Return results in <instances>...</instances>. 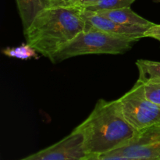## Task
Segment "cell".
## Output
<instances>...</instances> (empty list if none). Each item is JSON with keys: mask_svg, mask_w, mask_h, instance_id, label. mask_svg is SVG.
I'll return each instance as SVG.
<instances>
[{"mask_svg": "<svg viewBox=\"0 0 160 160\" xmlns=\"http://www.w3.org/2000/svg\"><path fill=\"white\" fill-rule=\"evenodd\" d=\"M138 41L113 35L94 28H85L64 45L51 59L53 63L78 56L91 54H123Z\"/></svg>", "mask_w": 160, "mask_h": 160, "instance_id": "3957f363", "label": "cell"}, {"mask_svg": "<svg viewBox=\"0 0 160 160\" xmlns=\"http://www.w3.org/2000/svg\"><path fill=\"white\" fill-rule=\"evenodd\" d=\"M98 0H80V2H81V8H84L88 6H90V5L93 4V3L96 2Z\"/></svg>", "mask_w": 160, "mask_h": 160, "instance_id": "e0dca14e", "label": "cell"}, {"mask_svg": "<svg viewBox=\"0 0 160 160\" xmlns=\"http://www.w3.org/2000/svg\"><path fill=\"white\" fill-rule=\"evenodd\" d=\"M22 160H28V159H23Z\"/></svg>", "mask_w": 160, "mask_h": 160, "instance_id": "d6986e66", "label": "cell"}, {"mask_svg": "<svg viewBox=\"0 0 160 160\" xmlns=\"http://www.w3.org/2000/svg\"><path fill=\"white\" fill-rule=\"evenodd\" d=\"M146 98L152 102L160 106V83L144 84Z\"/></svg>", "mask_w": 160, "mask_h": 160, "instance_id": "5bb4252c", "label": "cell"}, {"mask_svg": "<svg viewBox=\"0 0 160 160\" xmlns=\"http://www.w3.org/2000/svg\"><path fill=\"white\" fill-rule=\"evenodd\" d=\"M118 101L126 120L138 132L160 125V106L146 98L142 83L137 81Z\"/></svg>", "mask_w": 160, "mask_h": 160, "instance_id": "277c9868", "label": "cell"}, {"mask_svg": "<svg viewBox=\"0 0 160 160\" xmlns=\"http://www.w3.org/2000/svg\"><path fill=\"white\" fill-rule=\"evenodd\" d=\"M81 7L44 9L24 31L27 43L51 60L85 28Z\"/></svg>", "mask_w": 160, "mask_h": 160, "instance_id": "7a4b0ae2", "label": "cell"}, {"mask_svg": "<svg viewBox=\"0 0 160 160\" xmlns=\"http://www.w3.org/2000/svg\"><path fill=\"white\" fill-rule=\"evenodd\" d=\"M135 0H98L96 2L83 8L92 12H98L102 10L121 9L125 7H131Z\"/></svg>", "mask_w": 160, "mask_h": 160, "instance_id": "8fae6325", "label": "cell"}, {"mask_svg": "<svg viewBox=\"0 0 160 160\" xmlns=\"http://www.w3.org/2000/svg\"><path fill=\"white\" fill-rule=\"evenodd\" d=\"M144 38H152L160 42V24L154 23L144 34Z\"/></svg>", "mask_w": 160, "mask_h": 160, "instance_id": "2e32d148", "label": "cell"}, {"mask_svg": "<svg viewBox=\"0 0 160 160\" xmlns=\"http://www.w3.org/2000/svg\"><path fill=\"white\" fill-rule=\"evenodd\" d=\"M2 52L6 56L12 58H17V59L27 60V59H38V52L33 48L29 44H22L21 45L17 47H12V48H4L2 50Z\"/></svg>", "mask_w": 160, "mask_h": 160, "instance_id": "7c38bea8", "label": "cell"}, {"mask_svg": "<svg viewBox=\"0 0 160 160\" xmlns=\"http://www.w3.org/2000/svg\"><path fill=\"white\" fill-rule=\"evenodd\" d=\"M106 154H117L144 160H160V125L138 132L128 145Z\"/></svg>", "mask_w": 160, "mask_h": 160, "instance_id": "8992f818", "label": "cell"}, {"mask_svg": "<svg viewBox=\"0 0 160 160\" xmlns=\"http://www.w3.org/2000/svg\"><path fill=\"white\" fill-rule=\"evenodd\" d=\"M19 13L23 26L27 30L36 16L44 9L42 0H16Z\"/></svg>", "mask_w": 160, "mask_h": 160, "instance_id": "30bf717a", "label": "cell"}, {"mask_svg": "<svg viewBox=\"0 0 160 160\" xmlns=\"http://www.w3.org/2000/svg\"><path fill=\"white\" fill-rule=\"evenodd\" d=\"M81 14L85 20V28H94L113 35L134 39L136 41L144 38L145 32L150 28L121 24L99 15L97 12L87 10L83 8Z\"/></svg>", "mask_w": 160, "mask_h": 160, "instance_id": "52a82bcc", "label": "cell"}, {"mask_svg": "<svg viewBox=\"0 0 160 160\" xmlns=\"http://www.w3.org/2000/svg\"><path fill=\"white\" fill-rule=\"evenodd\" d=\"M44 9L59 7H81L80 0H42Z\"/></svg>", "mask_w": 160, "mask_h": 160, "instance_id": "4fadbf2b", "label": "cell"}, {"mask_svg": "<svg viewBox=\"0 0 160 160\" xmlns=\"http://www.w3.org/2000/svg\"><path fill=\"white\" fill-rule=\"evenodd\" d=\"M75 130L82 134L87 155L115 151L128 145L138 134L123 116L118 99L98 100L90 115Z\"/></svg>", "mask_w": 160, "mask_h": 160, "instance_id": "6da1fadb", "label": "cell"}, {"mask_svg": "<svg viewBox=\"0 0 160 160\" xmlns=\"http://www.w3.org/2000/svg\"><path fill=\"white\" fill-rule=\"evenodd\" d=\"M87 156L84 138L79 131L73 130L69 135L54 145L31 155L28 160H84Z\"/></svg>", "mask_w": 160, "mask_h": 160, "instance_id": "5b68a950", "label": "cell"}, {"mask_svg": "<svg viewBox=\"0 0 160 160\" xmlns=\"http://www.w3.org/2000/svg\"><path fill=\"white\" fill-rule=\"evenodd\" d=\"M136 65L139 72L138 81L144 84L160 83V62L138 59Z\"/></svg>", "mask_w": 160, "mask_h": 160, "instance_id": "9c48e42d", "label": "cell"}, {"mask_svg": "<svg viewBox=\"0 0 160 160\" xmlns=\"http://www.w3.org/2000/svg\"><path fill=\"white\" fill-rule=\"evenodd\" d=\"M84 160H144L117 154L87 155Z\"/></svg>", "mask_w": 160, "mask_h": 160, "instance_id": "9a60e30c", "label": "cell"}, {"mask_svg": "<svg viewBox=\"0 0 160 160\" xmlns=\"http://www.w3.org/2000/svg\"><path fill=\"white\" fill-rule=\"evenodd\" d=\"M99 15L109 18L117 23L128 26L149 27L152 26L154 23L141 17L131 9V7L121 8V9L102 10L95 12Z\"/></svg>", "mask_w": 160, "mask_h": 160, "instance_id": "ba28073f", "label": "cell"}, {"mask_svg": "<svg viewBox=\"0 0 160 160\" xmlns=\"http://www.w3.org/2000/svg\"><path fill=\"white\" fill-rule=\"evenodd\" d=\"M154 2H160V0H153Z\"/></svg>", "mask_w": 160, "mask_h": 160, "instance_id": "ac0fdd59", "label": "cell"}]
</instances>
